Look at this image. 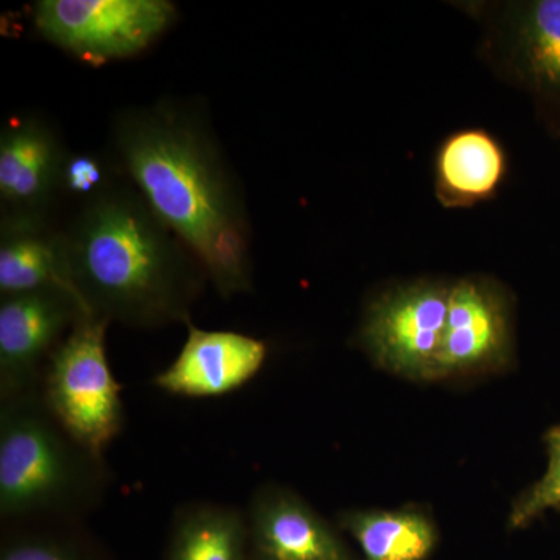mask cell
<instances>
[{"label": "cell", "instance_id": "7c38bea8", "mask_svg": "<svg viewBox=\"0 0 560 560\" xmlns=\"http://www.w3.org/2000/svg\"><path fill=\"white\" fill-rule=\"evenodd\" d=\"M40 290L79 298L70 283L60 228L0 224V296Z\"/></svg>", "mask_w": 560, "mask_h": 560}, {"label": "cell", "instance_id": "ba28073f", "mask_svg": "<svg viewBox=\"0 0 560 560\" xmlns=\"http://www.w3.org/2000/svg\"><path fill=\"white\" fill-rule=\"evenodd\" d=\"M512 353L511 308L492 282L460 279L451 287L447 320L430 381L492 372Z\"/></svg>", "mask_w": 560, "mask_h": 560}, {"label": "cell", "instance_id": "d6986e66", "mask_svg": "<svg viewBox=\"0 0 560 560\" xmlns=\"http://www.w3.org/2000/svg\"><path fill=\"white\" fill-rule=\"evenodd\" d=\"M0 560H83L75 548L50 537L27 536L10 541Z\"/></svg>", "mask_w": 560, "mask_h": 560}, {"label": "cell", "instance_id": "4fadbf2b", "mask_svg": "<svg viewBox=\"0 0 560 560\" xmlns=\"http://www.w3.org/2000/svg\"><path fill=\"white\" fill-rule=\"evenodd\" d=\"M506 173L500 143L482 130L456 132L438 158V195L445 206H469L492 197Z\"/></svg>", "mask_w": 560, "mask_h": 560}, {"label": "cell", "instance_id": "5bb4252c", "mask_svg": "<svg viewBox=\"0 0 560 560\" xmlns=\"http://www.w3.org/2000/svg\"><path fill=\"white\" fill-rule=\"evenodd\" d=\"M340 525L360 545L364 560H425L438 544L433 521L415 508L350 511Z\"/></svg>", "mask_w": 560, "mask_h": 560}, {"label": "cell", "instance_id": "277c9868", "mask_svg": "<svg viewBox=\"0 0 560 560\" xmlns=\"http://www.w3.org/2000/svg\"><path fill=\"white\" fill-rule=\"evenodd\" d=\"M108 326L94 315L77 320L47 361L40 396L70 440L101 459L124 425L121 388L106 355Z\"/></svg>", "mask_w": 560, "mask_h": 560}, {"label": "cell", "instance_id": "52a82bcc", "mask_svg": "<svg viewBox=\"0 0 560 560\" xmlns=\"http://www.w3.org/2000/svg\"><path fill=\"white\" fill-rule=\"evenodd\" d=\"M65 143L49 121L13 117L0 132V224L55 226Z\"/></svg>", "mask_w": 560, "mask_h": 560}, {"label": "cell", "instance_id": "e0dca14e", "mask_svg": "<svg viewBox=\"0 0 560 560\" xmlns=\"http://www.w3.org/2000/svg\"><path fill=\"white\" fill-rule=\"evenodd\" d=\"M124 176L116 160L109 161L95 151H66L60 171L61 200L84 202L95 200L120 183Z\"/></svg>", "mask_w": 560, "mask_h": 560}, {"label": "cell", "instance_id": "ac0fdd59", "mask_svg": "<svg viewBox=\"0 0 560 560\" xmlns=\"http://www.w3.org/2000/svg\"><path fill=\"white\" fill-rule=\"evenodd\" d=\"M545 445L547 471L515 501L510 515L511 528H523L545 512L560 508V423L547 431Z\"/></svg>", "mask_w": 560, "mask_h": 560}, {"label": "cell", "instance_id": "30bf717a", "mask_svg": "<svg viewBox=\"0 0 560 560\" xmlns=\"http://www.w3.org/2000/svg\"><path fill=\"white\" fill-rule=\"evenodd\" d=\"M187 340L171 366L154 377L162 390L184 397H217L242 388L259 374L268 349L237 331L202 330L187 323Z\"/></svg>", "mask_w": 560, "mask_h": 560}, {"label": "cell", "instance_id": "5b68a950", "mask_svg": "<svg viewBox=\"0 0 560 560\" xmlns=\"http://www.w3.org/2000/svg\"><path fill=\"white\" fill-rule=\"evenodd\" d=\"M176 21L168 0H39L33 9L36 32L92 68L138 57Z\"/></svg>", "mask_w": 560, "mask_h": 560}, {"label": "cell", "instance_id": "7a4b0ae2", "mask_svg": "<svg viewBox=\"0 0 560 560\" xmlns=\"http://www.w3.org/2000/svg\"><path fill=\"white\" fill-rule=\"evenodd\" d=\"M61 237L91 315L145 330L190 323L208 276L127 179L79 206Z\"/></svg>", "mask_w": 560, "mask_h": 560}, {"label": "cell", "instance_id": "9a60e30c", "mask_svg": "<svg viewBox=\"0 0 560 560\" xmlns=\"http://www.w3.org/2000/svg\"><path fill=\"white\" fill-rule=\"evenodd\" d=\"M515 54L529 90L560 113V0L522 7L515 21Z\"/></svg>", "mask_w": 560, "mask_h": 560}, {"label": "cell", "instance_id": "2e32d148", "mask_svg": "<svg viewBox=\"0 0 560 560\" xmlns=\"http://www.w3.org/2000/svg\"><path fill=\"white\" fill-rule=\"evenodd\" d=\"M248 521L235 508L194 504L173 526L167 560H245Z\"/></svg>", "mask_w": 560, "mask_h": 560}, {"label": "cell", "instance_id": "8fae6325", "mask_svg": "<svg viewBox=\"0 0 560 560\" xmlns=\"http://www.w3.org/2000/svg\"><path fill=\"white\" fill-rule=\"evenodd\" d=\"M248 526L256 560H355L329 523L278 486L254 493Z\"/></svg>", "mask_w": 560, "mask_h": 560}, {"label": "cell", "instance_id": "6da1fadb", "mask_svg": "<svg viewBox=\"0 0 560 560\" xmlns=\"http://www.w3.org/2000/svg\"><path fill=\"white\" fill-rule=\"evenodd\" d=\"M110 143L125 179L197 257L220 296L248 293L253 235L245 191L205 109L176 98L121 109Z\"/></svg>", "mask_w": 560, "mask_h": 560}, {"label": "cell", "instance_id": "3957f363", "mask_svg": "<svg viewBox=\"0 0 560 560\" xmlns=\"http://www.w3.org/2000/svg\"><path fill=\"white\" fill-rule=\"evenodd\" d=\"M102 481V459L81 448L35 390L2 399L0 514L60 515L86 506Z\"/></svg>", "mask_w": 560, "mask_h": 560}, {"label": "cell", "instance_id": "8992f818", "mask_svg": "<svg viewBox=\"0 0 560 560\" xmlns=\"http://www.w3.org/2000/svg\"><path fill=\"white\" fill-rule=\"evenodd\" d=\"M451 287L418 282L372 302L360 338L383 370L411 381H430L447 320Z\"/></svg>", "mask_w": 560, "mask_h": 560}, {"label": "cell", "instance_id": "9c48e42d", "mask_svg": "<svg viewBox=\"0 0 560 560\" xmlns=\"http://www.w3.org/2000/svg\"><path fill=\"white\" fill-rule=\"evenodd\" d=\"M91 315L79 298L62 290L11 294L0 301V393L2 399L35 390L40 366Z\"/></svg>", "mask_w": 560, "mask_h": 560}]
</instances>
